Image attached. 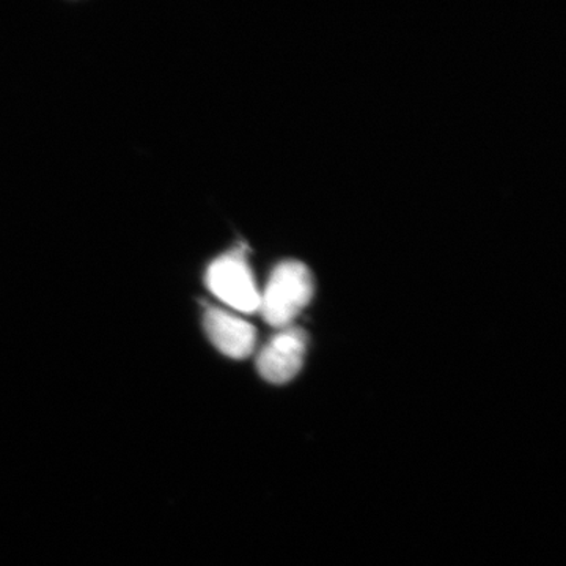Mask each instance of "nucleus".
<instances>
[{"label": "nucleus", "instance_id": "f03ea898", "mask_svg": "<svg viewBox=\"0 0 566 566\" xmlns=\"http://www.w3.org/2000/svg\"><path fill=\"white\" fill-rule=\"evenodd\" d=\"M208 289L234 311L252 314L260 308V292L243 252L219 256L207 271Z\"/></svg>", "mask_w": 566, "mask_h": 566}, {"label": "nucleus", "instance_id": "7ed1b4c3", "mask_svg": "<svg viewBox=\"0 0 566 566\" xmlns=\"http://www.w3.org/2000/svg\"><path fill=\"white\" fill-rule=\"evenodd\" d=\"M307 352V334L300 327L289 326L274 335L256 359V368L271 385H285L303 368Z\"/></svg>", "mask_w": 566, "mask_h": 566}, {"label": "nucleus", "instance_id": "20e7f679", "mask_svg": "<svg viewBox=\"0 0 566 566\" xmlns=\"http://www.w3.org/2000/svg\"><path fill=\"white\" fill-rule=\"evenodd\" d=\"M205 331L211 344L232 359H245L255 348L256 333L251 323L219 307L205 312Z\"/></svg>", "mask_w": 566, "mask_h": 566}, {"label": "nucleus", "instance_id": "f257e3e1", "mask_svg": "<svg viewBox=\"0 0 566 566\" xmlns=\"http://www.w3.org/2000/svg\"><path fill=\"white\" fill-rule=\"evenodd\" d=\"M314 296V279L304 263L283 262L271 274L260 294L263 319L274 327H289Z\"/></svg>", "mask_w": 566, "mask_h": 566}]
</instances>
